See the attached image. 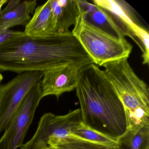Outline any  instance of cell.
I'll return each instance as SVG.
<instances>
[{"label": "cell", "instance_id": "obj_21", "mask_svg": "<svg viewBox=\"0 0 149 149\" xmlns=\"http://www.w3.org/2000/svg\"><path fill=\"white\" fill-rule=\"evenodd\" d=\"M3 79V76L1 73H0V82H1Z\"/></svg>", "mask_w": 149, "mask_h": 149}, {"label": "cell", "instance_id": "obj_13", "mask_svg": "<svg viewBox=\"0 0 149 149\" xmlns=\"http://www.w3.org/2000/svg\"><path fill=\"white\" fill-rule=\"evenodd\" d=\"M36 1H24L14 10L0 14V29H9L17 26H26L36 9Z\"/></svg>", "mask_w": 149, "mask_h": 149}, {"label": "cell", "instance_id": "obj_3", "mask_svg": "<svg viewBox=\"0 0 149 149\" xmlns=\"http://www.w3.org/2000/svg\"><path fill=\"white\" fill-rule=\"evenodd\" d=\"M125 58L102 65L125 109L128 129L149 125V88Z\"/></svg>", "mask_w": 149, "mask_h": 149}, {"label": "cell", "instance_id": "obj_19", "mask_svg": "<svg viewBox=\"0 0 149 149\" xmlns=\"http://www.w3.org/2000/svg\"><path fill=\"white\" fill-rule=\"evenodd\" d=\"M0 149H8L6 141L3 136L0 139Z\"/></svg>", "mask_w": 149, "mask_h": 149}, {"label": "cell", "instance_id": "obj_2", "mask_svg": "<svg viewBox=\"0 0 149 149\" xmlns=\"http://www.w3.org/2000/svg\"><path fill=\"white\" fill-rule=\"evenodd\" d=\"M75 90L84 125L116 139L126 132L125 109L103 70L94 63L82 68Z\"/></svg>", "mask_w": 149, "mask_h": 149}, {"label": "cell", "instance_id": "obj_12", "mask_svg": "<svg viewBox=\"0 0 149 149\" xmlns=\"http://www.w3.org/2000/svg\"><path fill=\"white\" fill-rule=\"evenodd\" d=\"M24 32L26 34L34 37H43L54 34L51 0L36 8L33 15L25 26Z\"/></svg>", "mask_w": 149, "mask_h": 149}, {"label": "cell", "instance_id": "obj_7", "mask_svg": "<svg viewBox=\"0 0 149 149\" xmlns=\"http://www.w3.org/2000/svg\"><path fill=\"white\" fill-rule=\"evenodd\" d=\"M42 98L40 82L31 89L6 127L3 136L8 149H18L23 144L36 109Z\"/></svg>", "mask_w": 149, "mask_h": 149}, {"label": "cell", "instance_id": "obj_10", "mask_svg": "<svg viewBox=\"0 0 149 149\" xmlns=\"http://www.w3.org/2000/svg\"><path fill=\"white\" fill-rule=\"evenodd\" d=\"M93 2L111 14L122 27L125 36L132 39L141 49L136 36L143 27L137 23L127 3L116 0H94Z\"/></svg>", "mask_w": 149, "mask_h": 149}, {"label": "cell", "instance_id": "obj_5", "mask_svg": "<svg viewBox=\"0 0 149 149\" xmlns=\"http://www.w3.org/2000/svg\"><path fill=\"white\" fill-rule=\"evenodd\" d=\"M82 123L80 109L66 115L44 114L32 138L20 146L21 149H50L53 145L73 136V132Z\"/></svg>", "mask_w": 149, "mask_h": 149}, {"label": "cell", "instance_id": "obj_4", "mask_svg": "<svg viewBox=\"0 0 149 149\" xmlns=\"http://www.w3.org/2000/svg\"><path fill=\"white\" fill-rule=\"evenodd\" d=\"M74 26L71 33L97 66L128 58L131 53L132 46L126 39L120 40L92 26L84 19L79 8Z\"/></svg>", "mask_w": 149, "mask_h": 149}, {"label": "cell", "instance_id": "obj_6", "mask_svg": "<svg viewBox=\"0 0 149 149\" xmlns=\"http://www.w3.org/2000/svg\"><path fill=\"white\" fill-rule=\"evenodd\" d=\"M42 76L41 71L24 72L7 83L0 84V133L5 130L12 116Z\"/></svg>", "mask_w": 149, "mask_h": 149}, {"label": "cell", "instance_id": "obj_15", "mask_svg": "<svg viewBox=\"0 0 149 149\" xmlns=\"http://www.w3.org/2000/svg\"><path fill=\"white\" fill-rule=\"evenodd\" d=\"M74 137L92 143L116 147L117 139L103 135L84 125L82 123L74 131Z\"/></svg>", "mask_w": 149, "mask_h": 149}, {"label": "cell", "instance_id": "obj_1", "mask_svg": "<svg viewBox=\"0 0 149 149\" xmlns=\"http://www.w3.org/2000/svg\"><path fill=\"white\" fill-rule=\"evenodd\" d=\"M94 63L71 32L34 37L19 32L0 45V72L43 71Z\"/></svg>", "mask_w": 149, "mask_h": 149}, {"label": "cell", "instance_id": "obj_8", "mask_svg": "<svg viewBox=\"0 0 149 149\" xmlns=\"http://www.w3.org/2000/svg\"><path fill=\"white\" fill-rule=\"evenodd\" d=\"M83 68L71 64L42 72L40 87L43 98L47 96L54 95L58 99L64 93L75 90Z\"/></svg>", "mask_w": 149, "mask_h": 149}, {"label": "cell", "instance_id": "obj_17", "mask_svg": "<svg viewBox=\"0 0 149 149\" xmlns=\"http://www.w3.org/2000/svg\"><path fill=\"white\" fill-rule=\"evenodd\" d=\"M19 31H14L9 29H0V45L6 42L8 40L17 34Z\"/></svg>", "mask_w": 149, "mask_h": 149}, {"label": "cell", "instance_id": "obj_11", "mask_svg": "<svg viewBox=\"0 0 149 149\" xmlns=\"http://www.w3.org/2000/svg\"><path fill=\"white\" fill-rule=\"evenodd\" d=\"M54 33H69V29L76 22L79 14L77 0H51Z\"/></svg>", "mask_w": 149, "mask_h": 149}, {"label": "cell", "instance_id": "obj_9", "mask_svg": "<svg viewBox=\"0 0 149 149\" xmlns=\"http://www.w3.org/2000/svg\"><path fill=\"white\" fill-rule=\"evenodd\" d=\"M84 19L92 26L120 40H125V34L120 24L108 11L85 1H77Z\"/></svg>", "mask_w": 149, "mask_h": 149}, {"label": "cell", "instance_id": "obj_18", "mask_svg": "<svg viewBox=\"0 0 149 149\" xmlns=\"http://www.w3.org/2000/svg\"><path fill=\"white\" fill-rule=\"evenodd\" d=\"M20 0H12L8 2V4L3 10H1L0 14H4L14 10L21 3Z\"/></svg>", "mask_w": 149, "mask_h": 149}, {"label": "cell", "instance_id": "obj_16", "mask_svg": "<svg viewBox=\"0 0 149 149\" xmlns=\"http://www.w3.org/2000/svg\"><path fill=\"white\" fill-rule=\"evenodd\" d=\"M50 149H117V147L92 143L72 136L60 140Z\"/></svg>", "mask_w": 149, "mask_h": 149}, {"label": "cell", "instance_id": "obj_20", "mask_svg": "<svg viewBox=\"0 0 149 149\" xmlns=\"http://www.w3.org/2000/svg\"><path fill=\"white\" fill-rule=\"evenodd\" d=\"M8 2V1L7 0H0V13L1 12V10H1V8H2L3 5Z\"/></svg>", "mask_w": 149, "mask_h": 149}, {"label": "cell", "instance_id": "obj_14", "mask_svg": "<svg viewBox=\"0 0 149 149\" xmlns=\"http://www.w3.org/2000/svg\"><path fill=\"white\" fill-rule=\"evenodd\" d=\"M117 149H149V125L128 129L117 139Z\"/></svg>", "mask_w": 149, "mask_h": 149}]
</instances>
